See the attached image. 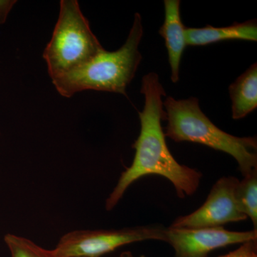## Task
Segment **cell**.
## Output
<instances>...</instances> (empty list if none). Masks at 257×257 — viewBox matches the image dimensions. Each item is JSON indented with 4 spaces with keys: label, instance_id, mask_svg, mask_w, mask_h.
I'll return each instance as SVG.
<instances>
[{
    "label": "cell",
    "instance_id": "cell-1",
    "mask_svg": "<svg viewBox=\"0 0 257 257\" xmlns=\"http://www.w3.org/2000/svg\"><path fill=\"white\" fill-rule=\"evenodd\" d=\"M141 93L145 96L143 110L139 111L140 133L133 145L135 150L133 163L121 172L117 183L105 201V209L111 211L122 199L133 183L150 175L168 179L181 199L197 192L202 178V172L181 165L171 154L166 143L162 121L165 111L162 97L166 96L158 74L150 72L144 76Z\"/></svg>",
    "mask_w": 257,
    "mask_h": 257
},
{
    "label": "cell",
    "instance_id": "cell-2",
    "mask_svg": "<svg viewBox=\"0 0 257 257\" xmlns=\"http://www.w3.org/2000/svg\"><path fill=\"white\" fill-rule=\"evenodd\" d=\"M143 32L141 15L136 13L133 27L122 46L114 52L104 49L80 67L52 79L56 90L67 98L86 90L118 93L126 96V89L143 59L139 46Z\"/></svg>",
    "mask_w": 257,
    "mask_h": 257
},
{
    "label": "cell",
    "instance_id": "cell-3",
    "mask_svg": "<svg viewBox=\"0 0 257 257\" xmlns=\"http://www.w3.org/2000/svg\"><path fill=\"white\" fill-rule=\"evenodd\" d=\"M165 137L177 143L201 144L234 157L243 177L257 170L256 137L239 138L217 127L201 110L199 99L166 98Z\"/></svg>",
    "mask_w": 257,
    "mask_h": 257
},
{
    "label": "cell",
    "instance_id": "cell-4",
    "mask_svg": "<svg viewBox=\"0 0 257 257\" xmlns=\"http://www.w3.org/2000/svg\"><path fill=\"white\" fill-rule=\"evenodd\" d=\"M103 50L78 1H60L58 20L43 52L50 78L77 69Z\"/></svg>",
    "mask_w": 257,
    "mask_h": 257
},
{
    "label": "cell",
    "instance_id": "cell-5",
    "mask_svg": "<svg viewBox=\"0 0 257 257\" xmlns=\"http://www.w3.org/2000/svg\"><path fill=\"white\" fill-rule=\"evenodd\" d=\"M162 225L133 226L118 229H79L59 240L53 251L57 257H100L116 248L147 240L165 241Z\"/></svg>",
    "mask_w": 257,
    "mask_h": 257
},
{
    "label": "cell",
    "instance_id": "cell-6",
    "mask_svg": "<svg viewBox=\"0 0 257 257\" xmlns=\"http://www.w3.org/2000/svg\"><path fill=\"white\" fill-rule=\"evenodd\" d=\"M239 179L233 176L222 177L211 188L207 200L197 210L187 215L179 216L171 228L216 227L248 219L239 210L235 198Z\"/></svg>",
    "mask_w": 257,
    "mask_h": 257
},
{
    "label": "cell",
    "instance_id": "cell-7",
    "mask_svg": "<svg viewBox=\"0 0 257 257\" xmlns=\"http://www.w3.org/2000/svg\"><path fill=\"white\" fill-rule=\"evenodd\" d=\"M166 242L175 251V257H207L217 248L257 241V230L229 231L216 227L171 228L166 229Z\"/></svg>",
    "mask_w": 257,
    "mask_h": 257
},
{
    "label": "cell",
    "instance_id": "cell-8",
    "mask_svg": "<svg viewBox=\"0 0 257 257\" xmlns=\"http://www.w3.org/2000/svg\"><path fill=\"white\" fill-rule=\"evenodd\" d=\"M179 0H165V19L159 33L165 41L168 52L169 63L172 70L173 83L179 79V68L184 49L187 47L185 36V26L182 21L180 15Z\"/></svg>",
    "mask_w": 257,
    "mask_h": 257
},
{
    "label": "cell",
    "instance_id": "cell-9",
    "mask_svg": "<svg viewBox=\"0 0 257 257\" xmlns=\"http://www.w3.org/2000/svg\"><path fill=\"white\" fill-rule=\"evenodd\" d=\"M186 42L191 46H205L225 40L257 41L256 20L235 23L224 28L207 25L203 28H186Z\"/></svg>",
    "mask_w": 257,
    "mask_h": 257
},
{
    "label": "cell",
    "instance_id": "cell-10",
    "mask_svg": "<svg viewBox=\"0 0 257 257\" xmlns=\"http://www.w3.org/2000/svg\"><path fill=\"white\" fill-rule=\"evenodd\" d=\"M234 119L244 118L257 107V64L254 63L229 86Z\"/></svg>",
    "mask_w": 257,
    "mask_h": 257
},
{
    "label": "cell",
    "instance_id": "cell-11",
    "mask_svg": "<svg viewBox=\"0 0 257 257\" xmlns=\"http://www.w3.org/2000/svg\"><path fill=\"white\" fill-rule=\"evenodd\" d=\"M235 198L239 210L251 219L253 229L257 230V170L239 181L235 190Z\"/></svg>",
    "mask_w": 257,
    "mask_h": 257
},
{
    "label": "cell",
    "instance_id": "cell-12",
    "mask_svg": "<svg viewBox=\"0 0 257 257\" xmlns=\"http://www.w3.org/2000/svg\"><path fill=\"white\" fill-rule=\"evenodd\" d=\"M4 240L11 257H57L53 249H46L23 236L7 234Z\"/></svg>",
    "mask_w": 257,
    "mask_h": 257
},
{
    "label": "cell",
    "instance_id": "cell-13",
    "mask_svg": "<svg viewBox=\"0 0 257 257\" xmlns=\"http://www.w3.org/2000/svg\"><path fill=\"white\" fill-rule=\"evenodd\" d=\"M218 257H257V241L243 243L234 251Z\"/></svg>",
    "mask_w": 257,
    "mask_h": 257
},
{
    "label": "cell",
    "instance_id": "cell-14",
    "mask_svg": "<svg viewBox=\"0 0 257 257\" xmlns=\"http://www.w3.org/2000/svg\"><path fill=\"white\" fill-rule=\"evenodd\" d=\"M17 3L16 0H0V25L6 23L10 12Z\"/></svg>",
    "mask_w": 257,
    "mask_h": 257
},
{
    "label": "cell",
    "instance_id": "cell-15",
    "mask_svg": "<svg viewBox=\"0 0 257 257\" xmlns=\"http://www.w3.org/2000/svg\"><path fill=\"white\" fill-rule=\"evenodd\" d=\"M117 257H135V256H134L133 253L131 251H126L120 253Z\"/></svg>",
    "mask_w": 257,
    "mask_h": 257
}]
</instances>
